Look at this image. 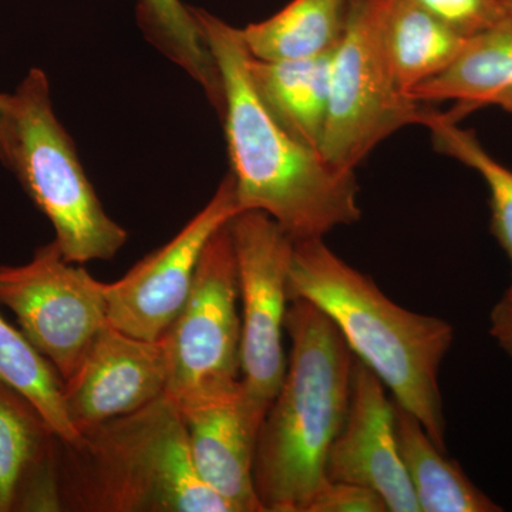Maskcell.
Instances as JSON below:
<instances>
[{
  "mask_svg": "<svg viewBox=\"0 0 512 512\" xmlns=\"http://www.w3.org/2000/svg\"><path fill=\"white\" fill-rule=\"evenodd\" d=\"M221 74L220 120L239 210L261 211L293 242L325 238L362 217L353 171L330 165L271 116L249 74L241 29L191 8Z\"/></svg>",
  "mask_w": 512,
  "mask_h": 512,
  "instance_id": "obj_1",
  "label": "cell"
},
{
  "mask_svg": "<svg viewBox=\"0 0 512 512\" xmlns=\"http://www.w3.org/2000/svg\"><path fill=\"white\" fill-rule=\"evenodd\" d=\"M288 298L318 306L353 355L393 393L394 402L409 410L446 451L439 370L454 339L450 323L394 303L323 238L293 242Z\"/></svg>",
  "mask_w": 512,
  "mask_h": 512,
  "instance_id": "obj_2",
  "label": "cell"
},
{
  "mask_svg": "<svg viewBox=\"0 0 512 512\" xmlns=\"http://www.w3.org/2000/svg\"><path fill=\"white\" fill-rule=\"evenodd\" d=\"M291 357L256 441L254 481L264 512H308L328 483L326 461L349 409L355 355L306 299L289 302Z\"/></svg>",
  "mask_w": 512,
  "mask_h": 512,
  "instance_id": "obj_3",
  "label": "cell"
},
{
  "mask_svg": "<svg viewBox=\"0 0 512 512\" xmlns=\"http://www.w3.org/2000/svg\"><path fill=\"white\" fill-rule=\"evenodd\" d=\"M62 511L232 512L192 464L180 407L167 394L59 446Z\"/></svg>",
  "mask_w": 512,
  "mask_h": 512,
  "instance_id": "obj_4",
  "label": "cell"
},
{
  "mask_svg": "<svg viewBox=\"0 0 512 512\" xmlns=\"http://www.w3.org/2000/svg\"><path fill=\"white\" fill-rule=\"evenodd\" d=\"M0 160L52 224L67 262L111 261L127 244L126 229L104 210L57 119L43 70H30L15 92L3 94Z\"/></svg>",
  "mask_w": 512,
  "mask_h": 512,
  "instance_id": "obj_5",
  "label": "cell"
},
{
  "mask_svg": "<svg viewBox=\"0 0 512 512\" xmlns=\"http://www.w3.org/2000/svg\"><path fill=\"white\" fill-rule=\"evenodd\" d=\"M389 0H352L348 25L330 62L329 111L320 154L353 171L382 141L431 111L402 92L384 45Z\"/></svg>",
  "mask_w": 512,
  "mask_h": 512,
  "instance_id": "obj_6",
  "label": "cell"
},
{
  "mask_svg": "<svg viewBox=\"0 0 512 512\" xmlns=\"http://www.w3.org/2000/svg\"><path fill=\"white\" fill-rule=\"evenodd\" d=\"M229 222L202 252L190 296L161 338L165 394L178 406L228 392L241 379L237 256Z\"/></svg>",
  "mask_w": 512,
  "mask_h": 512,
  "instance_id": "obj_7",
  "label": "cell"
},
{
  "mask_svg": "<svg viewBox=\"0 0 512 512\" xmlns=\"http://www.w3.org/2000/svg\"><path fill=\"white\" fill-rule=\"evenodd\" d=\"M0 303L62 383L109 325L103 282L67 262L55 241L37 248L28 264L0 266Z\"/></svg>",
  "mask_w": 512,
  "mask_h": 512,
  "instance_id": "obj_8",
  "label": "cell"
},
{
  "mask_svg": "<svg viewBox=\"0 0 512 512\" xmlns=\"http://www.w3.org/2000/svg\"><path fill=\"white\" fill-rule=\"evenodd\" d=\"M237 256L241 316V384L268 412L284 382L285 318L293 241L269 215L242 211L229 222Z\"/></svg>",
  "mask_w": 512,
  "mask_h": 512,
  "instance_id": "obj_9",
  "label": "cell"
},
{
  "mask_svg": "<svg viewBox=\"0 0 512 512\" xmlns=\"http://www.w3.org/2000/svg\"><path fill=\"white\" fill-rule=\"evenodd\" d=\"M239 212L234 178L228 173L210 202L170 242L119 281L104 284L107 323L134 338H163L190 296L208 242Z\"/></svg>",
  "mask_w": 512,
  "mask_h": 512,
  "instance_id": "obj_10",
  "label": "cell"
},
{
  "mask_svg": "<svg viewBox=\"0 0 512 512\" xmlns=\"http://www.w3.org/2000/svg\"><path fill=\"white\" fill-rule=\"evenodd\" d=\"M167 382L163 340L134 338L106 325L76 373L63 382L64 407L80 436L160 399Z\"/></svg>",
  "mask_w": 512,
  "mask_h": 512,
  "instance_id": "obj_11",
  "label": "cell"
},
{
  "mask_svg": "<svg viewBox=\"0 0 512 512\" xmlns=\"http://www.w3.org/2000/svg\"><path fill=\"white\" fill-rule=\"evenodd\" d=\"M326 476L376 491L387 511L420 512L397 446L393 400L387 399L382 380L357 357L348 414L330 447Z\"/></svg>",
  "mask_w": 512,
  "mask_h": 512,
  "instance_id": "obj_12",
  "label": "cell"
},
{
  "mask_svg": "<svg viewBox=\"0 0 512 512\" xmlns=\"http://www.w3.org/2000/svg\"><path fill=\"white\" fill-rule=\"evenodd\" d=\"M178 407L201 480L232 512H264L256 495L254 463L266 412L249 399L241 380L228 392Z\"/></svg>",
  "mask_w": 512,
  "mask_h": 512,
  "instance_id": "obj_13",
  "label": "cell"
},
{
  "mask_svg": "<svg viewBox=\"0 0 512 512\" xmlns=\"http://www.w3.org/2000/svg\"><path fill=\"white\" fill-rule=\"evenodd\" d=\"M59 446L36 407L0 380V512L62 511Z\"/></svg>",
  "mask_w": 512,
  "mask_h": 512,
  "instance_id": "obj_14",
  "label": "cell"
},
{
  "mask_svg": "<svg viewBox=\"0 0 512 512\" xmlns=\"http://www.w3.org/2000/svg\"><path fill=\"white\" fill-rule=\"evenodd\" d=\"M330 62L332 52L296 60H261L249 53L248 60L266 110L296 140L318 151L328 120Z\"/></svg>",
  "mask_w": 512,
  "mask_h": 512,
  "instance_id": "obj_15",
  "label": "cell"
},
{
  "mask_svg": "<svg viewBox=\"0 0 512 512\" xmlns=\"http://www.w3.org/2000/svg\"><path fill=\"white\" fill-rule=\"evenodd\" d=\"M410 97L421 104L456 101L458 119L484 106L512 114V25L468 39L456 62Z\"/></svg>",
  "mask_w": 512,
  "mask_h": 512,
  "instance_id": "obj_16",
  "label": "cell"
},
{
  "mask_svg": "<svg viewBox=\"0 0 512 512\" xmlns=\"http://www.w3.org/2000/svg\"><path fill=\"white\" fill-rule=\"evenodd\" d=\"M394 431L407 476L423 512H495L498 507L471 483L457 461L430 439L423 424L394 402Z\"/></svg>",
  "mask_w": 512,
  "mask_h": 512,
  "instance_id": "obj_17",
  "label": "cell"
},
{
  "mask_svg": "<svg viewBox=\"0 0 512 512\" xmlns=\"http://www.w3.org/2000/svg\"><path fill=\"white\" fill-rule=\"evenodd\" d=\"M350 8L352 0H292L271 18L241 29L242 39L255 59L326 55L342 39Z\"/></svg>",
  "mask_w": 512,
  "mask_h": 512,
  "instance_id": "obj_18",
  "label": "cell"
},
{
  "mask_svg": "<svg viewBox=\"0 0 512 512\" xmlns=\"http://www.w3.org/2000/svg\"><path fill=\"white\" fill-rule=\"evenodd\" d=\"M468 39L407 0H389L384 45L396 82L407 96L456 62Z\"/></svg>",
  "mask_w": 512,
  "mask_h": 512,
  "instance_id": "obj_19",
  "label": "cell"
},
{
  "mask_svg": "<svg viewBox=\"0 0 512 512\" xmlns=\"http://www.w3.org/2000/svg\"><path fill=\"white\" fill-rule=\"evenodd\" d=\"M136 18L147 42L187 73L220 114L224 103L220 70L192 9L181 0H137Z\"/></svg>",
  "mask_w": 512,
  "mask_h": 512,
  "instance_id": "obj_20",
  "label": "cell"
},
{
  "mask_svg": "<svg viewBox=\"0 0 512 512\" xmlns=\"http://www.w3.org/2000/svg\"><path fill=\"white\" fill-rule=\"evenodd\" d=\"M0 380L22 394L42 414L63 443L79 439L67 416L63 383L53 366L40 355L22 332L0 315Z\"/></svg>",
  "mask_w": 512,
  "mask_h": 512,
  "instance_id": "obj_21",
  "label": "cell"
},
{
  "mask_svg": "<svg viewBox=\"0 0 512 512\" xmlns=\"http://www.w3.org/2000/svg\"><path fill=\"white\" fill-rule=\"evenodd\" d=\"M424 127L429 128L434 150L473 168L490 192L491 232L512 265V171L487 153L476 133L458 126L453 111L433 110Z\"/></svg>",
  "mask_w": 512,
  "mask_h": 512,
  "instance_id": "obj_22",
  "label": "cell"
},
{
  "mask_svg": "<svg viewBox=\"0 0 512 512\" xmlns=\"http://www.w3.org/2000/svg\"><path fill=\"white\" fill-rule=\"evenodd\" d=\"M471 39L501 26L512 25V0H407Z\"/></svg>",
  "mask_w": 512,
  "mask_h": 512,
  "instance_id": "obj_23",
  "label": "cell"
},
{
  "mask_svg": "<svg viewBox=\"0 0 512 512\" xmlns=\"http://www.w3.org/2000/svg\"><path fill=\"white\" fill-rule=\"evenodd\" d=\"M376 491L352 483L328 481L313 498L308 512H386Z\"/></svg>",
  "mask_w": 512,
  "mask_h": 512,
  "instance_id": "obj_24",
  "label": "cell"
},
{
  "mask_svg": "<svg viewBox=\"0 0 512 512\" xmlns=\"http://www.w3.org/2000/svg\"><path fill=\"white\" fill-rule=\"evenodd\" d=\"M490 333L500 348L512 357V284L490 316Z\"/></svg>",
  "mask_w": 512,
  "mask_h": 512,
  "instance_id": "obj_25",
  "label": "cell"
},
{
  "mask_svg": "<svg viewBox=\"0 0 512 512\" xmlns=\"http://www.w3.org/2000/svg\"><path fill=\"white\" fill-rule=\"evenodd\" d=\"M3 94H0V107H2Z\"/></svg>",
  "mask_w": 512,
  "mask_h": 512,
  "instance_id": "obj_26",
  "label": "cell"
}]
</instances>
